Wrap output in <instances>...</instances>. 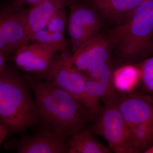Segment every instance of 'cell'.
<instances>
[{
  "label": "cell",
  "mask_w": 153,
  "mask_h": 153,
  "mask_svg": "<svg viewBox=\"0 0 153 153\" xmlns=\"http://www.w3.org/2000/svg\"><path fill=\"white\" fill-rule=\"evenodd\" d=\"M112 54L107 36L99 33L82 44L68 59L77 70L83 72L93 64L109 63Z\"/></svg>",
  "instance_id": "obj_6"
},
{
  "label": "cell",
  "mask_w": 153,
  "mask_h": 153,
  "mask_svg": "<svg viewBox=\"0 0 153 153\" xmlns=\"http://www.w3.org/2000/svg\"><path fill=\"white\" fill-rule=\"evenodd\" d=\"M27 81L12 68L0 71V123L9 134L38 126L39 109Z\"/></svg>",
  "instance_id": "obj_2"
},
{
  "label": "cell",
  "mask_w": 153,
  "mask_h": 153,
  "mask_svg": "<svg viewBox=\"0 0 153 153\" xmlns=\"http://www.w3.org/2000/svg\"><path fill=\"white\" fill-rule=\"evenodd\" d=\"M68 57L56 53L47 70L35 74L36 78L66 91L81 103L85 94V75L73 66Z\"/></svg>",
  "instance_id": "obj_5"
},
{
  "label": "cell",
  "mask_w": 153,
  "mask_h": 153,
  "mask_svg": "<svg viewBox=\"0 0 153 153\" xmlns=\"http://www.w3.org/2000/svg\"><path fill=\"white\" fill-rule=\"evenodd\" d=\"M132 143L140 152L146 150L153 144V121L129 128Z\"/></svg>",
  "instance_id": "obj_15"
},
{
  "label": "cell",
  "mask_w": 153,
  "mask_h": 153,
  "mask_svg": "<svg viewBox=\"0 0 153 153\" xmlns=\"http://www.w3.org/2000/svg\"><path fill=\"white\" fill-rule=\"evenodd\" d=\"M104 102V106L93 126L94 132L106 140L115 153H140L133 145L129 129L114 99Z\"/></svg>",
  "instance_id": "obj_4"
},
{
  "label": "cell",
  "mask_w": 153,
  "mask_h": 153,
  "mask_svg": "<svg viewBox=\"0 0 153 153\" xmlns=\"http://www.w3.org/2000/svg\"><path fill=\"white\" fill-rule=\"evenodd\" d=\"M5 55L0 52V71L2 70L5 66Z\"/></svg>",
  "instance_id": "obj_25"
},
{
  "label": "cell",
  "mask_w": 153,
  "mask_h": 153,
  "mask_svg": "<svg viewBox=\"0 0 153 153\" xmlns=\"http://www.w3.org/2000/svg\"><path fill=\"white\" fill-rule=\"evenodd\" d=\"M145 153H153V144L147 149L145 151Z\"/></svg>",
  "instance_id": "obj_26"
},
{
  "label": "cell",
  "mask_w": 153,
  "mask_h": 153,
  "mask_svg": "<svg viewBox=\"0 0 153 153\" xmlns=\"http://www.w3.org/2000/svg\"><path fill=\"white\" fill-rule=\"evenodd\" d=\"M68 30L73 52L85 41L92 38L87 30L74 22L68 21Z\"/></svg>",
  "instance_id": "obj_19"
},
{
  "label": "cell",
  "mask_w": 153,
  "mask_h": 153,
  "mask_svg": "<svg viewBox=\"0 0 153 153\" xmlns=\"http://www.w3.org/2000/svg\"><path fill=\"white\" fill-rule=\"evenodd\" d=\"M152 49H153V44H152Z\"/></svg>",
  "instance_id": "obj_28"
},
{
  "label": "cell",
  "mask_w": 153,
  "mask_h": 153,
  "mask_svg": "<svg viewBox=\"0 0 153 153\" xmlns=\"http://www.w3.org/2000/svg\"><path fill=\"white\" fill-rule=\"evenodd\" d=\"M40 1L41 0H16V1L22 5H23L24 4H27L32 6Z\"/></svg>",
  "instance_id": "obj_24"
},
{
  "label": "cell",
  "mask_w": 153,
  "mask_h": 153,
  "mask_svg": "<svg viewBox=\"0 0 153 153\" xmlns=\"http://www.w3.org/2000/svg\"><path fill=\"white\" fill-rule=\"evenodd\" d=\"M68 22L65 8L60 9L53 15L46 26L50 32L64 33Z\"/></svg>",
  "instance_id": "obj_21"
},
{
  "label": "cell",
  "mask_w": 153,
  "mask_h": 153,
  "mask_svg": "<svg viewBox=\"0 0 153 153\" xmlns=\"http://www.w3.org/2000/svg\"><path fill=\"white\" fill-rule=\"evenodd\" d=\"M138 67L141 72L140 82L146 91L153 94V57L144 60Z\"/></svg>",
  "instance_id": "obj_20"
},
{
  "label": "cell",
  "mask_w": 153,
  "mask_h": 153,
  "mask_svg": "<svg viewBox=\"0 0 153 153\" xmlns=\"http://www.w3.org/2000/svg\"><path fill=\"white\" fill-rule=\"evenodd\" d=\"M112 52L123 62L137 60L147 49L153 36V0H146L127 22L115 26L107 35Z\"/></svg>",
  "instance_id": "obj_3"
},
{
  "label": "cell",
  "mask_w": 153,
  "mask_h": 153,
  "mask_svg": "<svg viewBox=\"0 0 153 153\" xmlns=\"http://www.w3.org/2000/svg\"><path fill=\"white\" fill-rule=\"evenodd\" d=\"M8 134L6 129L0 123V146Z\"/></svg>",
  "instance_id": "obj_23"
},
{
  "label": "cell",
  "mask_w": 153,
  "mask_h": 153,
  "mask_svg": "<svg viewBox=\"0 0 153 153\" xmlns=\"http://www.w3.org/2000/svg\"><path fill=\"white\" fill-rule=\"evenodd\" d=\"M32 44H50L60 47L61 54L68 56L64 33L50 32L42 29L34 33L30 38Z\"/></svg>",
  "instance_id": "obj_18"
},
{
  "label": "cell",
  "mask_w": 153,
  "mask_h": 153,
  "mask_svg": "<svg viewBox=\"0 0 153 153\" xmlns=\"http://www.w3.org/2000/svg\"><path fill=\"white\" fill-rule=\"evenodd\" d=\"M0 52L6 55L10 54L8 49L0 32Z\"/></svg>",
  "instance_id": "obj_22"
},
{
  "label": "cell",
  "mask_w": 153,
  "mask_h": 153,
  "mask_svg": "<svg viewBox=\"0 0 153 153\" xmlns=\"http://www.w3.org/2000/svg\"><path fill=\"white\" fill-rule=\"evenodd\" d=\"M69 22H74L87 30L92 37L99 33L103 21L93 9L81 3H74L70 6Z\"/></svg>",
  "instance_id": "obj_12"
},
{
  "label": "cell",
  "mask_w": 153,
  "mask_h": 153,
  "mask_svg": "<svg viewBox=\"0 0 153 153\" xmlns=\"http://www.w3.org/2000/svg\"><path fill=\"white\" fill-rule=\"evenodd\" d=\"M141 72L137 66L126 65L116 69L112 73V83L119 92H129L140 81Z\"/></svg>",
  "instance_id": "obj_14"
},
{
  "label": "cell",
  "mask_w": 153,
  "mask_h": 153,
  "mask_svg": "<svg viewBox=\"0 0 153 153\" xmlns=\"http://www.w3.org/2000/svg\"><path fill=\"white\" fill-rule=\"evenodd\" d=\"M53 45L32 44L30 45L27 44L21 47L15 53L14 60L16 66L22 70L27 64L39 54L46 51Z\"/></svg>",
  "instance_id": "obj_17"
},
{
  "label": "cell",
  "mask_w": 153,
  "mask_h": 153,
  "mask_svg": "<svg viewBox=\"0 0 153 153\" xmlns=\"http://www.w3.org/2000/svg\"><path fill=\"white\" fill-rule=\"evenodd\" d=\"M15 148L19 153H68L66 140L41 131L32 136H23L6 144V148Z\"/></svg>",
  "instance_id": "obj_10"
},
{
  "label": "cell",
  "mask_w": 153,
  "mask_h": 153,
  "mask_svg": "<svg viewBox=\"0 0 153 153\" xmlns=\"http://www.w3.org/2000/svg\"><path fill=\"white\" fill-rule=\"evenodd\" d=\"M77 0H41L31 6L26 18V40L27 44L33 35L46 27L53 15L60 9L76 2Z\"/></svg>",
  "instance_id": "obj_11"
},
{
  "label": "cell",
  "mask_w": 153,
  "mask_h": 153,
  "mask_svg": "<svg viewBox=\"0 0 153 153\" xmlns=\"http://www.w3.org/2000/svg\"><path fill=\"white\" fill-rule=\"evenodd\" d=\"M109 63H100L91 65L82 72L90 79L105 86L110 91L117 94L112 83V71Z\"/></svg>",
  "instance_id": "obj_16"
},
{
  "label": "cell",
  "mask_w": 153,
  "mask_h": 153,
  "mask_svg": "<svg viewBox=\"0 0 153 153\" xmlns=\"http://www.w3.org/2000/svg\"><path fill=\"white\" fill-rule=\"evenodd\" d=\"M26 79L34 91L38 105L40 131L66 140L94 117L66 91L31 76Z\"/></svg>",
  "instance_id": "obj_1"
},
{
  "label": "cell",
  "mask_w": 153,
  "mask_h": 153,
  "mask_svg": "<svg viewBox=\"0 0 153 153\" xmlns=\"http://www.w3.org/2000/svg\"><path fill=\"white\" fill-rule=\"evenodd\" d=\"M151 95L152 96V97L153 98V94H151Z\"/></svg>",
  "instance_id": "obj_27"
},
{
  "label": "cell",
  "mask_w": 153,
  "mask_h": 153,
  "mask_svg": "<svg viewBox=\"0 0 153 153\" xmlns=\"http://www.w3.org/2000/svg\"><path fill=\"white\" fill-rule=\"evenodd\" d=\"M114 100L128 128L153 121V98L151 95L117 96Z\"/></svg>",
  "instance_id": "obj_8"
},
{
  "label": "cell",
  "mask_w": 153,
  "mask_h": 153,
  "mask_svg": "<svg viewBox=\"0 0 153 153\" xmlns=\"http://www.w3.org/2000/svg\"><path fill=\"white\" fill-rule=\"evenodd\" d=\"M68 153H110L111 148L96 140L86 126L72 135L67 141Z\"/></svg>",
  "instance_id": "obj_13"
},
{
  "label": "cell",
  "mask_w": 153,
  "mask_h": 153,
  "mask_svg": "<svg viewBox=\"0 0 153 153\" xmlns=\"http://www.w3.org/2000/svg\"><path fill=\"white\" fill-rule=\"evenodd\" d=\"M15 1L12 11L0 17V32L10 54L16 52L28 44L26 40V25L27 10Z\"/></svg>",
  "instance_id": "obj_7"
},
{
  "label": "cell",
  "mask_w": 153,
  "mask_h": 153,
  "mask_svg": "<svg viewBox=\"0 0 153 153\" xmlns=\"http://www.w3.org/2000/svg\"><path fill=\"white\" fill-rule=\"evenodd\" d=\"M146 0H77L94 10L102 21L115 24L126 23L134 11Z\"/></svg>",
  "instance_id": "obj_9"
}]
</instances>
